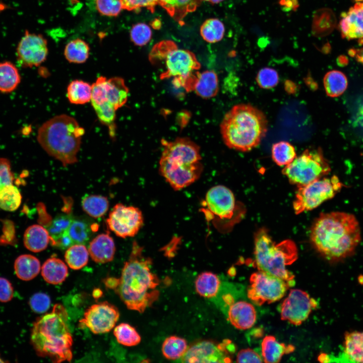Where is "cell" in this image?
Segmentation results:
<instances>
[{
	"label": "cell",
	"instance_id": "6da1fadb",
	"mask_svg": "<svg viewBox=\"0 0 363 363\" xmlns=\"http://www.w3.org/2000/svg\"><path fill=\"white\" fill-rule=\"evenodd\" d=\"M143 248L134 241L129 259L125 262L119 278L110 277L103 282L112 289L131 310L140 313L158 298L159 279L151 271L152 260L143 256Z\"/></svg>",
	"mask_w": 363,
	"mask_h": 363
},
{
	"label": "cell",
	"instance_id": "7a4b0ae2",
	"mask_svg": "<svg viewBox=\"0 0 363 363\" xmlns=\"http://www.w3.org/2000/svg\"><path fill=\"white\" fill-rule=\"evenodd\" d=\"M310 238L315 248L327 260L339 261L354 253L361 239L360 227L351 214L323 213L312 224Z\"/></svg>",
	"mask_w": 363,
	"mask_h": 363
},
{
	"label": "cell",
	"instance_id": "3957f363",
	"mask_svg": "<svg viewBox=\"0 0 363 363\" xmlns=\"http://www.w3.org/2000/svg\"><path fill=\"white\" fill-rule=\"evenodd\" d=\"M159 172L173 189H183L197 181L203 171L199 146L188 138L162 139Z\"/></svg>",
	"mask_w": 363,
	"mask_h": 363
},
{
	"label": "cell",
	"instance_id": "277c9868",
	"mask_svg": "<svg viewBox=\"0 0 363 363\" xmlns=\"http://www.w3.org/2000/svg\"><path fill=\"white\" fill-rule=\"evenodd\" d=\"M68 323V313L59 304L36 321L31 340L38 355L48 357L53 362L71 360L73 338Z\"/></svg>",
	"mask_w": 363,
	"mask_h": 363
},
{
	"label": "cell",
	"instance_id": "5b68a950",
	"mask_svg": "<svg viewBox=\"0 0 363 363\" xmlns=\"http://www.w3.org/2000/svg\"><path fill=\"white\" fill-rule=\"evenodd\" d=\"M220 128L223 141L228 148L247 152L257 147L265 137L268 120L257 107L239 104L225 114Z\"/></svg>",
	"mask_w": 363,
	"mask_h": 363
},
{
	"label": "cell",
	"instance_id": "8992f818",
	"mask_svg": "<svg viewBox=\"0 0 363 363\" xmlns=\"http://www.w3.org/2000/svg\"><path fill=\"white\" fill-rule=\"evenodd\" d=\"M84 134L75 118L62 114L44 123L38 129L37 139L48 155L66 166L77 161Z\"/></svg>",
	"mask_w": 363,
	"mask_h": 363
},
{
	"label": "cell",
	"instance_id": "52a82bcc",
	"mask_svg": "<svg viewBox=\"0 0 363 363\" xmlns=\"http://www.w3.org/2000/svg\"><path fill=\"white\" fill-rule=\"evenodd\" d=\"M149 58L153 64L164 63L165 70L160 75L161 79L172 78L176 88L194 91L201 64L192 52L178 48L171 40H163L153 46Z\"/></svg>",
	"mask_w": 363,
	"mask_h": 363
},
{
	"label": "cell",
	"instance_id": "ba28073f",
	"mask_svg": "<svg viewBox=\"0 0 363 363\" xmlns=\"http://www.w3.org/2000/svg\"><path fill=\"white\" fill-rule=\"evenodd\" d=\"M297 254V247L290 239L276 244L264 227L255 234L254 261L257 268L283 280L289 286L294 284V276L286 267L296 261Z\"/></svg>",
	"mask_w": 363,
	"mask_h": 363
},
{
	"label": "cell",
	"instance_id": "9c48e42d",
	"mask_svg": "<svg viewBox=\"0 0 363 363\" xmlns=\"http://www.w3.org/2000/svg\"><path fill=\"white\" fill-rule=\"evenodd\" d=\"M201 210L207 222L222 233L230 232L246 212L245 206L235 200L232 191L222 185L214 186L208 191Z\"/></svg>",
	"mask_w": 363,
	"mask_h": 363
},
{
	"label": "cell",
	"instance_id": "30bf717a",
	"mask_svg": "<svg viewBox=\"0 0 363 363\" xmlns=\"http://www.w3.org/2000/svg\"><path fill=\"white\" fill-rule=\"evenodd\" d=\"M331 168L320 148L307 149L283 168L282 173L298 187L325 176Z\"/></svg>",
	"mask_w": 363,
	"mask_h": 363
},
{
	"label": "cell",
	"instance_id": "8fae6325",
	"mask_svg": "<svg viewBox=\"0 0 363 363\" xmlns=\"http://www.w3.org/2000/svg\"><path fill=\"white\" fill-rule=\"evenodd\" d=\"M336 175L323 177L310 184L299 187L293 202L296 214L312 210L324 202L332 198L342 187Z\"/></svg>",
	"mask_w": 363,
	"mask_h": 363
},
{
	"label": "cell",
	"instance_id": "7c38bea8",
	"mask_svg": "<svg viewBox=\"0 0 363 363\" xmlns=\"http://www.w3.org/2000/svg\"><path fill=\"white\" fill-rule=\"evenodd\" d=\"M250 282L248 297L259 306L279 300L289 286L283 280L259 270L251 275Z\"/></svg>",
	"mask_w": 363,
	"mask_h": 363
},
{
	"label": "cell",
	"instance_id": "4fadbf2b",
	"mask_svg": "<svg viewBox=\"0 0 363 363\" xmlns=\"http://www.w3.org/2000/svg\"><path fill=\"white\" fill-rule=\"evenodd\" d=\"M143 222L140 209L121 203L113 207L106 219L110 230L122 238L134 236L142 227Z\"/></svg>",
	"mask_w": 363,
	"mask_h": 363
},
{
	"label": "cell",
	"instance_id": "5bb4252c",
	"mask_svg": "<svg viewBox=\"0 0 363 363\" xmlns=\"http://www.w3.org/2000/svg\"><path fill=\"white\" fill-rule=\"evenodd\" d=\"M119 317L117 308L108 302L103 301L88 308L79 321V325L88 328L94 334L104 333L114 328Z\"/></svg>",
	"mask_w": 363,
	"mask_h": 363
},
{
	"label": "cell",
	"instance_id": "9a60e30c",
	"mask_svg": "<svg viewBox=\"0 0 363 363\" xmlns=\"http://www.w3.org/2000/svg\"><path fill=\"white\" fill-rule=\"evenodd\" d=\"M16 54L21 66L25 68L38 66L46 59L47 40L41 34L26 31L17 46Z\"/></svg>",
	"mask_w": 363,
	"mask_h": 363
},
{
	"label": "cell",
	"instance_id": "2e32d148",
	"mask_svg": "<svg viewBox=\"0 0 363 363\" xmlns=\"http://www.w3.org/2000/svg\"><path fill=\"white\" fill-rule=\"evenodd\" d=\"M316 306V301L306 292L292 289L280 306L281 318L293 325H299Z\"/></svg>",
	"mask_w": 363,
	"mask_h": 363
},
{
	"label": "cell",
	"instance_id": "e0dca14e",
	"mask_svg": "<svg viewBox=\"0 0 363 363\" xmlns=\"http://www.w3.org/2000/svg\"><path fill=\"white\" fill-rule=\"evenodd\" d=\"M182 362H227L230 359L221 347L209 341H203L188 348L178 360Z\"/></svg>",
	"mask_w": 363,
	"mask_h": 363
},
{
	"label": "cell",
	"instance_id": "ac0fdd59",
	"mask_svg": "<svg viewBox=\"0 0 363 363\" xmlns=\"http://www.w3.org/2000/svg\"><path fill=\"white\" fill-rule=\"evenodd\" d=\"M339 28L343 38L348 40L363 38V8L360 3L342 14Z\"/></svg>",
	"mask_w": 363,
	"mask_h": 363
},
{
	"label": "cell",
	"instance_id": "d6986e66",
	"mask_svg": "<svg viewBox=\"0 0 363 363\" xmlns=\"http://www.w3.org/2000/svg\"><path fill=\"white\" fill-rule=\"evenodd\" d=\"M230 323L238 329L251 328L256 321L257 314L254 306L250 303L239 300L230 305L227 312Z\"/></svg>",
	"mask_w": 363,
	"mask_h": 363
},
{
	"label": "cell",
	"instance_id": "ffe728a7",
	"mask_svg": "<svg viewBox=\"0 0 363 363\" xmlns=\"http://www.w3.org/2000/svg\"><path fill=\"white\" fill-rule=\"evenodd\" d=\"M88 252L95 262L99 264L109 262L113 259L115 255L114 240L108 234H100L90 242Z\"/></svg>",
	"mask_w": 363,
	"mask_h": 363
},
{
	"label": "cell",
	"instance_id": "44dd1931",
	"mask_svg": "<svg viewBox=\"0 0 363 363\" xmlns=\"http://www.w3.org/2000/svg\"><path fill=\"white\" fill-rule=\"evenodd\" d=\"M169 15L180 25L190 13L194 12L200 5L201 0H157Z\"/></svg>",
	"mask_w": 363,
	"mask_h": 363
},
{
	"label": "cell",
	"instance_id": "7402d4cb",
	"mask_svg": "<svg viewBox=\"0 0 363 363\" xmlns=\"http://www.w3.org/2000/svg\"><path fill=\"white\" fill-rule=\"evenodd\" d=\"M294 347L292 345H286L277 341L271 335L265 336L261 343L262 357L265 362H278L282 356L292 352Z\"/></svg>",
	"mask_w": 363,
	"mask_h": 363
},
{
	"label": "cell",
	"instance_id": "603a6c76",
	"mask_svg": "<svg viewBox=\"0 0 363 363\" xmlns=\"http://www.w3.org/2000/svg\"><path fill=\"white\" fill-rule=\"evenodd\" d=\"M50 237L46 228L38 224L29 226L24 234L23 242L25 247L33 252H39L47 247Z\"/></svg>",
	"mask_w": 363,
	"mask_h": 363
},
{
	"label": "cell",
	"instance_id": "cb8c5ba5",
	"mask_svg": "<svg viewBox=\"0 0 363 363\" xmlns=\"http://www.w3.org/2000/svg\"><path fill=\"white\" fill-rule=\"evenodd\" d=\"M343 358L351 362L363 363V332H346L344 335Z\"/></svg>",
	"mask_w": 363,
	"mask_h": 363
},
{
	"label": "cell",
	"instance_id": "d4e9b609",
	"mask_svg": "<svg viewBox=\"0 0 363 363\" xmlns=\"http://www.w3.org/2000/svg\"><path fill=\"white\" fill-rule=\"evenodd\" d=\"M129 93V88L122 78L115 77L107 79V101L110 102L116 110L126 103Z\"/></svg>",
	"mask_w": 363,
	"mask_h": 363
},
{
	"label": "cell",
	"instance_id": "484cf974",
	"mask_svg": "<svg viewBox=\"0 0 363 363\" xmlns=\"http://www.w3.org/2000/svg\"><path fill=\"white\" fill-rule=\"evenodd\" d=\"M41 275L47 283L58 284L66 279L68 269L66 264L62 260L52 257L46 260L42 265Z\"/></svg>",
	"mask_w": 363,
	"mask_h": 363
},
{
	"label": "cell",
	"instance_id": "4316f807",
	"mask_svg": "<svg viewBox=\"0 0 363 363\" xmlns=\"http://www.w3.org/2000/svg\"><path fill=\"white\" fill-rule=\"evenodd\" d=\"M218 90V78L214 71L199 72L194 89L198 96L204 99L210 98L217 95Z\"/></svg>",
	"mask_w": 363,
	"mask_h": 363
},
{
	"label": "cell",
	"instance_id": "83f0119b",
	"mask_svg": "<svg viewBox=\"0 0 363 363\" xmlns=\"http://www.w3.org/2000/svg\"><path fill=\"white\" fill-rule=\"evenodd\" d=\"M40 261L35 256L24 254L19 256L14 263V270L19 279L29 281L34 278L40 272Z\"/></svg>",
	"mask_w": 363,
	"mask_h": 363
},
{
	"label": "cell",
	"instance_id": "f1b7e54d",
	"mask_svg": "<svg viewBox=\"0 0 363 363\" xmlns=\"http://www.w3.org/2000/svg\"><path fill=\"white\" fill-rule=\"evenodd\" d=\"M221 282L215 274L204 272L198 275L195 281V288L197 293L206 298H212L217 295Z\"/></svg>",
	"mask_w": 363,
	"mask_h": 363
},
{
	"label": "cell",
	"instance_id": "f546056e",
	"mask_svg": "<svg viewBox=\"0 0 363 363\" xmlns=\"http://www.w3.org/2000/svg\"><path fill=\"white\" fill-rule=\"evenodd\" d=\"M21 82L17 67L10 62L0 63V92L10 93L15 90Z\"/></svg>",
	"mask_w": 363,
	"mask_h": 363
},
{
	"label": "cell",
	"instance_id": "4dcf8cb0",
	"mask_svg": "<svg viewBox=\"0 0 363 363\" xmlns=\"http://www.w3.org/2000/svg\"><path fill=\"white\" fill-rule=\"evenodd\" d=\"M92 85L80 80L72 81L68 85L67 96L70 103L76 105L86 104L91 101Z\"/></svg>",
	"mask_w": 363,
	"mask_h": 363
},
{
	"label": "cell",
	"instance_id": "1f68e13d",
	"mask_svg": "<svg viewBox=\"0 0 363 363\" xmlns=\"http://www.w3.org/2000/svg\"><path fill=\"white\" fill-rule=\"evenodd\" d=\"M323 84L327 95L335 97L341 95L345 91L347 87V80L342 72L332 70L325 74Z\"/></svg>",
	"mask_w": 363,
	"mask_h": 363
},
{
	"label": "cell",
	"instance_id": "d6a6232c",
	"mask_svg": "<svg viewBox=\"0 0 363 363\" xmlns=\"http://www.w3.org/2000/svg\"><path fill=\"white\" fill-rule=\"evenodd\" d=\"M90 47L84 40L77 38L69 42L65 46L64 55L70 63L82 64L89 57Z\"/></svg>",
	"mask_w": 363,
	"mask_h": 363
},
{
	"label": "cell",
	"instance_id": "836d02e7",
	"mask_svg": "<svg viewBox=\"0 0 363 363\" xmlns=\"http://www.w3.org/2000/svg\"><path fill=\"white\" fill-rule=\"evenodd\" d=\"M92 226L82 219H74L66 232L72 245L85 244L91 237Z\"/></svg>",
	"mask_w": 363,
	"mask_h": 363
},
{
	"label": "cell",
	"instance_id": "e575fe53",
	"mask_svg": "<svg viewBox=\"0 0 363 363\" xmlns=\"http://www.w3.org/2000/svg\"><path fill=\"white\" fill-rule=\"evenodd\" d=\"M188 348L187 342L184 338L170 336L163 341L162 352L166 359L178 360L185 354Z\"/></svg>",
	"mask_w": 363,
	"mask_h": 363
},
{
	"label": "cell",
	"instance_id": "d590c367",
	"mask_svg": "<svg viewBox=\"0 0 363 363\" xmlns=\"http://www.w3.org/2000/svg\"><path fill=\"white\" fill-rule=\"evenodd\" d=\"M84 211L90 216L98 218L108 210L107 198L101 195H91L84 197L81 202Z\"/></svg>",
	"mask_w": 363,
	"mask_h": 363
},
{
	"label": "cell",
	"instance_id": "8d00e7d4",
	"mask_svg": "<svg viewBox=\"0 0 363 363\" xmlns=\"http://www.w3.org/2000/svg\"><path fill=\"white\" fill-rule=\"evenodd\" d=\"M88 257V250L84 244H74L70 246L65 254L67 264L73 270H79L86 266Z\"/></svg>",
	"mask_w": 363,
	"mask_h": 363
},
{
	"label": "cell",
	"instance_id": "74e56055",
	"mask_svg": "<svg viewBox=\"0 0 363 363\" xmlns=\"http://www.w3.org/2000/svg\"><path fill=\"white\" fill-rule=\"evenodd\" d=\"M272 158L279 166H286L296 157L294 146L288 142L280 141L274 143L271 149Z\"/></svg>",
	"mask_w": 363,
	"mask_h": 363
},
{
	"label": "cell",
	"instance_id": "f35d334b",
	"mask_svg": "<svg viewBox=\"0 0 363 363\" xmlns=\"http://www.w3.org/2000/svg\"><path fill=\"white\" fill-rule=\"evenodd\" d=\"M225 27L223 23L218 19L210 18L206 20L200 27V34L206 41L215 43L223 37Z\"/></svg>",
	"mask_w": 363,
	"mask_h": 363
},
{
	"label": "cell",
	"instance_id": "ab89813d",
	"mask_svg": "<svg viewBox=\"0 0 363 363\" xmlns=\"http://www.w3.org/2000/svg\"><path fill=\"white\" fill-rule=\"evenodd\" d=\"M22 196L18 188L13 184L0 190V208L7 211H14L20 206Z\"/></svg>",
	"mask_w": 363,
	"mask_h": 363
},
{
	"label": "cell",
	"instance_id": "60d3db41",
	"mask_svg": "<svg viewBox=\"0 0 363 363\" xmlns=\"http://www.w3.org/2000/svg\"><path fill=\"white\" fill-rule=\"evenodd\" d=\"M74 219L71 214L62 213L56 215L52 220L46 228L52 246L66 232Z\"/></svg>",
	"mask_w": 363,
	"mask_h": 363
},
{
	"label": "cell",
	"instance_id": "b9f144b4",
	"mask_svg": "<svg viewBox=\"0 0 363 363\" xmlns=\"http://www.w3.org/2000/svg\"><path fill=\"white\" fill-rule=\"evenodd\" d=\"M92 106L99 120L108 128L110 135L113 137L115 130L116 109L107 101L99 104H92Z\"/></svg>",
	"mask_w": 363,
	"mask_h": 363
},
{
	"label": "cell",
	"instance_id": "7bdbcfd3",
	"mask_svg": "<svg viewBox=\"0 0 363 363\" xmlns=\"http://www.w3.org/2000/svg\"><path fill=\"white\" fill-rule=\"evenodd\" d=\"M117 341L126 346H133L140 343L141 338L136 330L130 324L123 323L114 329Z\"/></svg>",
	"mask_w": 363,
	"mask_h": 363
},
{
	"label": "cell",
	"instance_id": "ee69618b",
	"mask_svg": "<svg viewBox=\"0 0 363 363\" xmlns=\"http://www.w3.org/2000/svg\"><path fill=\"white\" fill-rule=\"evenodd\" d=\"M96 8L102 16L116 17L124 9L123 0H96Z\"/></svg>",
	"mask_w": 363,
	"mask_h": 363
},
{
	"label": "cell",
	"instance_id": "f6af8a7d",
	"mask_svg": "<svg viewBox=\"0 0 363 363\" xmlns=\"http://www.w3.org/2000/svg\"><path fill=\"white\" fill-rule=\"evenodd\" d=\"M152 31L146 24L140 23L135 24L130 30V37L132 41L136 45L143 46L150 40Z\"/></svg>",
	"mask_w": 363,
	"mask_h": 363
},
{
	"label": "cell",
	"instance_id": "bcb514c9",
	"mask_svg": "<svg viewBox=\"0 0 363 363\" xmlns=\"http://www.w3.org/2000/svg\"><path fill=\"white\" fill-rule=\"evenodd\" d=\"M256 79L260 88L268 89L277 85L279 76L275 70L270 68H264L259 71Z\"/></svg>",
	"mask_w": 363,
	"mask_h": 363
},
{
	"label": "cell",
	"instance_id": "7dc6e473",
	"mask_svg": "<svg viewBox=\"0 0 363 363\" xmlns=\"http://www.w3.org/2000/svg\"><path fill=\"white\" fill-rule=\"evenodd\" d=\"M106 81L105 77L100 76L92 85L91 104H99L107 101Z\"/></svg>",
	"mask_w": 363,
	"mask_h": 363
},
{
	"label": "cell",
	"instance_id": "c3c4849f",
	"mask_svg": "<svg viewBox=\"0 0 363 363\" xmlns=\"http://www.w3.org/2000/svg\"><path fill=\"white\" fill-rule=\"evenodd\" d=\"M49 296L43 292H37L30 298L29 304L32 310L35 313L41 314L46 312L50 306Z\"/></svg>",
	"mask_w": 363,
	"mask_h": 363
},
{
	"label": "cell",
	"instance_id": "681fc988",
	"mask_svg": "<svg viewBox=\"0 0 363 363\" xmlns=\"http://www.w3.org/2000/svg\"><path fill=\"white\" fill-rule=\"evenodd\" d=\"M14 180L10 161L5 158H0V190L8 185L13 184Z\"/></svg>",
	"mask_w": 363,
	"mask_h": 363
},
{
	"label": "cell",
	"instance_id": "f907efd6",
	"mask_svg": "<svg viewBox=\"0 0 363 363\" xmlns=\"http://www.w3.org/2000/svg\"><path fill=\"white\" fill-rule=\"evenodd\" d=\"M124 8L128 11H135L144 8L154 13L157 0H123Z\"/></svg>",
	"mask_w": 363,
	"mask_h": 363
},
{
	"label": "cell",
	"instance_id": "816d5d0a",
	"mask_svg": "<svg viewBox=\"0 0 363 363\" xmlns=\"http://www.w3.org/2000/svg\"><path fill=\"white\" fill-rule=\"evenodd\" d=\"M237 362H262V356L253 349L247 348L240 350L236 356Z\"/></svg>",
	"mask_w": 363,
	"mask_h": 363
},
{
	"label": "cell",
	"instance_id": "f5cc1de1",
	"mask_svg": "<svg viewBox=\"0 0 363 363\" xmlns=\"http://www.w3.org/2000/svg\"><path fill=\"white\" fill-rule=\"evenodd\" d=\"M14 289L11 282L6 278L0 277V301L6 302L13 297Z\"/></svg>",
	"mask_w": 363,
	"mask_h": 363
},
{
	"label": "cell",
	"instance_id": "db71d44e",
	"mask_svg": "<svg viewBox=\"0 0 363 363\" xmlns=\"http://www.w3.org/2000/svg\"><path fill=\"white\" fill-rule=\"evenodd\" d=\"M349 54L359 63L363 64V47L359 49H351L348 51Z\"/></svg>",
	"mask_w": 363,
	"mask_h": 363
},
{
	"label": "cell",
	"instance_id": "11a10c76",
	"mask_svg": "<svg viewBox=\"0 0 363 363\" xmlns=\"http://www.w3.org/2000/svg\"><path fill=\"white\" fill-rule=\"evenodd\" d=\"M356 122L363 127V104L358 108L356 115Z\"/></svg>",
	"mask_w": 363,
	"mask_h": 363
},
{
	"label": "cell",
	"instance_id": "9f6ffc18",
	"mask_svg": "<svg viewBox=\"0 0 363 363\" xmlns=\"http://www.w3.org/2000/svg\"><path fill=\"white\" fill-rule=\"evenodd\" d=\"M151 25L154 29H158L160 28L161 22L159 20L156 19L152 22Z\"/></svg>",
	"mask_w": 363,
	"mask_h": 363
},
{
	"label": "cell",
	"instance_id": "6f0895ef",
	"mask_svg": "<svg viewBox=\"0 0 363 363\" xmlns=\"http://www.w3.org/2000/svg\"><path fill=\"white\" fill-rule=\"evenodd\" d=\"M202 1L209 2L211 4H215L219 3L221 2L222 1H223V0H201V1Z\"/></svg>",
	"mask_w": 363,
	"mask_h": 363
},
{
	"label": "cell",
	"instance_id": "680465c9",
	"mask_svg": "<svg viewBox=\"0 0 363 363\" xmlns=\"http://www.w3.org/2000/svg\"><path fill=\"white\" fill-rule=\"evenodd\" d=\"M5 362V361L2 359V358H1V357L0 356V362Z\"/></svg>",
	"mask_w": 363,
	"mask_h": 363
},
{
	"label": "cell",
	"instance_id": "91938a15",
	"mask_svg": "<svg viewBox=\"0 0 363 363\" xmlns=\"http://www.w3.org/2000/svg\"><path fill=\"white\" fill-rule=\"evenodd\" d=\"M360 4H361V5L362 6V8H363V2H362V3H360Z\"/></svg>",
	"mask_w": 363,
	"mask_h": 363
}]
</instances>
